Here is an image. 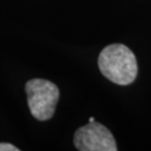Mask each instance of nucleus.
<instances>
[{
	"instance_id": "obj_1",
	"label": "nucleus",
	"mask_w": 151,
	"mask_h": 151,
	"mask_svg": "<svg viewBox=\"0 0 151 151\" xmlns=\"http://www.w3.org/2000/svg\"><path fill=\"white\" fill-rule=\"evenodd\" d=\"M97 64L103 75L118 85H129L138 75L135 55L122 44L104 47L99 55Z\"/></svg>"
},
{
	"instance_id": "obj_2",
	"label": "nucleus",
	"mask_w": 151,
	"mask_h": 151,
	"mask_svg": "<svg viewBox=\"0 0 151 151\" xmlns=\"http://www.w3.org/2000/svg\"><path fill=\"white\" fill-rule=\"evenodd\" d=\"M30 113L39 121L49 120L55 113L60 99V90L53 82L32 78L25 85Z\"/></svg>"
},
{
	"instance_id": "obj_3",
	"label": "nucleus",
	"mask_w": 151,
	"mask_h": 151,
	"mask_svg": "<svg viewBox=\"0 0 151 151\" xmlns=\"http://www.w3.org/2000/svg\"><path fill=\"white\" fill-rule=\"evenodd\" d=\"M74 145L80 151H116V142L111 131L99 122H88L76 130Z\"/></svg>"
},
{
	"instance_id": "obj_4",
	"label": "nucleus",
	"mask_w": 151,
	"mask_h": 151,
	"mask_svg": "<svg viewBox=\"0 0 151 151\" xmlns=\"http://www.w3.org/2000/svg\"><path fill=\"white\" fill-rule=\"evenodd\" d=\"M0 151H19V149L17 147L10 145V143L1 142L0 143Z\"/></svg>"
},
{
	"instance_id": "obj_5",
	"label": "nucleus",
	"mask_w": 151,
	"mask_h": 151,
	"mask_svg": "<svg viewBox=\"0 0 151 151\" xmlns=\"http://www.w3.org/2000/svg\"><path fill=\"white\" fill-rule=\"evenodd\" d=\"M88 122H94V118H93V116L90 118V121H88Z\"/></svg>"
}]
</instances>
